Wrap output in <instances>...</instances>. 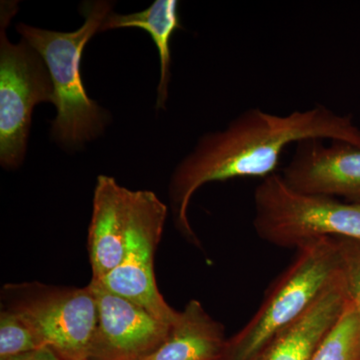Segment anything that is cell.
Wrapping results in <instances>:
<instances>
[{"instance_id": "13", "label": "cell", "mask_w": 360, "mask_h": 360, "mask_svg": "<svg viewBox=\"0 0 360 360\" xmlns=\"http://www.w3.org/2000/svg\"><path fill=\"white\" fill-rule=\"evenodd\" d=\"M141 28L155 41L160 60V79L158 86L156 110H165L170 82L172 52L170 40L176 30H181L176 0H155L148 8L139 13L117 14L111 13L104 21L101 32L118 28Z\"/></svg>"}, {"instance_id": "4", "label": "cell", "mask_w": 360, "mask_h": 360, "mask_svg": "<svg viewBox=\"0 0 360 360\" xmlns=\"http://www.w3.org/2000/svg\"><path fill=\"white\" fill-rule=\"evenodd\" d=\"M253 200V226L270 245L297 250L323 238L360 243V203L295 191L277 174L262 179Z\"/></svg>"}, {"instance_id": "16", "label": "cell", "mask_w": 360, "mask_h": 360, "mask_svg": "<svg viewBox=\"0 0 360 360\" xmlns=\"http://www.w3.org/2000/svg\"><path fill=\"white\" fill-rule=\"evenodd\" d=\"M340 243L348 291L356 307L360 329V243L348 238H340Z\"/></svg>"}, {"instance_id": "5", "label": "cell", "mask_w": 360, "mask_h": 360, "mask_svg": "<svg viewBox=\"0 0 360 360\" xmlns=\"http://www.w3.org/2000/svg\"><path fill=\"white\" fill-rule=\"evenodd\" d=\"M1 309L23 319L61 359H89L97 323L96 295L90 284L85 288L39 281L6 284Z\"/></svg>"}, {"instance_id": "11", "label": "cell", "mask_w": 360, "mask_h": 360, "mask_svg": "<svg viewBox=\"0 0 360 360\" xmlns=\"http://www.w3.org/2000/svg\"><path fill=\"white\" fill-rule=\"evenodd\" d=\"M129 189L99 175L94 188L89 251L91 281H101L122 264L127 234Z\"/></svg>"}, {"instance_id": "8", "label": "cell", "mask_w": 360, "mask_h": 360, "mask_svg": "<svg viewBox=\"0 0 360 360\" xmlns=\"http://www.w3.org/2000/svg\"><path fill=\"white\" fill-rule=\"evenodd\" d=\"M89 284L96 295L97 323L89 359L143 360L167 340L172 326L98 281Z\"/></svg>"}, {"instance_id": "15", "label": "cell", "mask_w": 360, "mask_h": 360, "mask_svg": "<svg viewBox=\"0 0 360 360\" xmlns=\"http://www.w3.org/2000/svg\"><path fill=\"white\" fill-rule=\"evenodd\" d=\"M45 347L39 336L20 316L0 311V360Z\"/></svg>"}, {"instance_id": "3", "label": "cell", "mask_w": 360, "mask_h": 360, "mask_svg": "<svg viewBox=\"0 0 360 360\" xmlns=\"http://www.w3.org/2000/svg\"><path fill=\"white\" fill-rule=\"evenodd\" d=\"M343 272L340 238H323L296 250L290 265L265 292L259 309L227 341L219 360H250L281 329L307 311Z\"/></svg>"}, {"instance_id": "2", "label": "cell", "mask_w": 360, "mask_h": 360, "mask_svg": "<svg viewBox=\"0 0 360 360\" xmlns=\"http://www.w3.org/2000/svg\"><path fill=\"white\" fill-rule=\"evenodd\" d=\"M108 1L84 2L80 13L84 25L72 32H52L20 23L16 26L22 39L42 59L53 84V103L58 115L51 122V137L68 150L84 148L103 134L108 112L90 99L84 89L80 63L86 44L112 13Z\"/></svg>"}, {"instance_id": "10", "label": "cell", "mask_w": 360, "mask_h": 360, "mask_svg": "<svg viewBox=\"0 0 360 360\" xmlns=\"http://www.w3.org/2000/svg\"><path fill=\"white\" fill-rule=\"evenodd\" d=\"M349 300L345 269L300 317L281 329L250 360H311Z\"/></svg>"}, {"instance_id": "12", "label": "cell", "mask_w": 360, "mask_h": 360, "mask_svg": "<svg viewBox=\"0 0 360 360\" xmlns=\"http://www.w3.org/2000/svg\"><path fill=\"white\" fill-rule=\"evenodd\" d=\"M226 342L224 326L191 300L165 342L143 360H219Z\"/></svg>"}, {"instance_id": "1", "label": "cell", "mask_w": 360, "mask_h": 360, "mask_svg": "<svg viewBox=\"0 0 360 360\" xmlns=\"http://www.w3.org/2000/svg\"><path fill=\"white\" fill-rule=\"evenodd\" d=\"M345 142L360 148V129L352 115L317 105L279 115L250 108L224 129L208 132L172 174L169 200L177 231L200 246L191 227L188 208L193 194L210 182L276 174L286 146L307 139Z\"/></svg>"}, {"instance_id": "14", "label": "cell", "mask_w": 360, "mask_h": 360, "mask_svg": "<svg viewBox=\"0 0 360 360\" xmlns=\"http://www.w3.org/2000/svg\"><path fill=\"white\" fill-rule=\"evenodd\" d=\"M311 360H360L359 315L350 296L335 328L322 341Z\"/></svg>"}, {"instance_id": "9", "label": "cell", "mask_w": 360, "mask_h": 360, "mask_svg": "<svg viewBox=\"0 0 360 360\" xmlns=\"http://www.w3.org/2000/svg\"><path fill=\"white\" fill-rule=\"evenodd\" d=\"M281 176L295 191L359 203L360 148L315 139L298 142Z\"/></svg>"}, {"instance_id": "18", "label": "cell", "mask_w": 360, "mask_h": 360, "mask_svg": "<svg viewBox=\"0 0 360 360\" xmlns=\"http://www.w3.org/2000/svg\"><path fill=\"white\" fill-rule=\"evenodd\" d=\"M78 360H94V359H78Z\"/></svg>"}, {"instance_id": "6", "label": "cell", "mask_w": 360, "mask_h": 360, "mask_svg": "<svg viewBox=\"0 0 360 360\" xmlns=\"http://www.w3.org/2000/svg\"><path fill=\"white\" fill-rule=\"evenodd\" d=\"M18 11L16 2H2L0 30V163L14 169L27 150L32 111L53 103V84L39 52L25 41L11 44L6 28Z\"/></svg>"}, {"instance_id": "7", "label": "cell", "mask_w": 360, "mask_h": 360, "mask_svg": "<svg viewBox=\"0 0 360 360\" xmlns=\"http://www.w3.org/2000/svg\"><path fill=\"white\" fill-rule=\"evenodd\" d=\"M167 217V206L153 191L129 189L124 257L122 264L98 283L174 326L180 311L172 309L161 295L155 274V252Z\"/></svg>"}, {"instance_id": "17", "label": "cell", "mask_w": 360, "mask_h": 360, "mask_svg": "<svg viewBox=\"0 0 360 360\" xmlns=\"http://www.w3.org/2000/svg\"><path fill=\"white\" fill-rule=\"evenodd\" d=\"M4 360H63L51 347H42Z\"/></svg>"}]
</instances>
